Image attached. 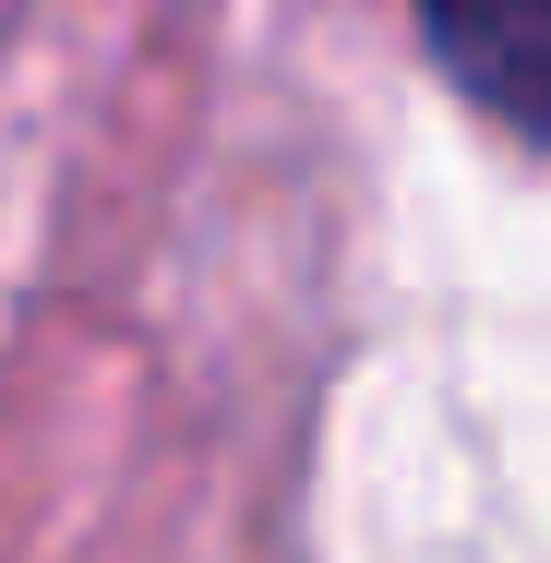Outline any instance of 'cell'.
Segmentation results:
<instances>
[{
	"label": "cell",
	"instance_id": "obj_1",
	"mask_svg": "<svg viewBox=\"0 0 551 563\" xmlns=\"http://www.w3.org/2000/svg\"><path fill=\"white\" fill-rule=\"evenodd\" d=\"M408 24H420V60L492 132L551 156V0H408Z\"/></svg>",
	"mask_w": 551,
	"mask_h": 563
}]
</instances>
